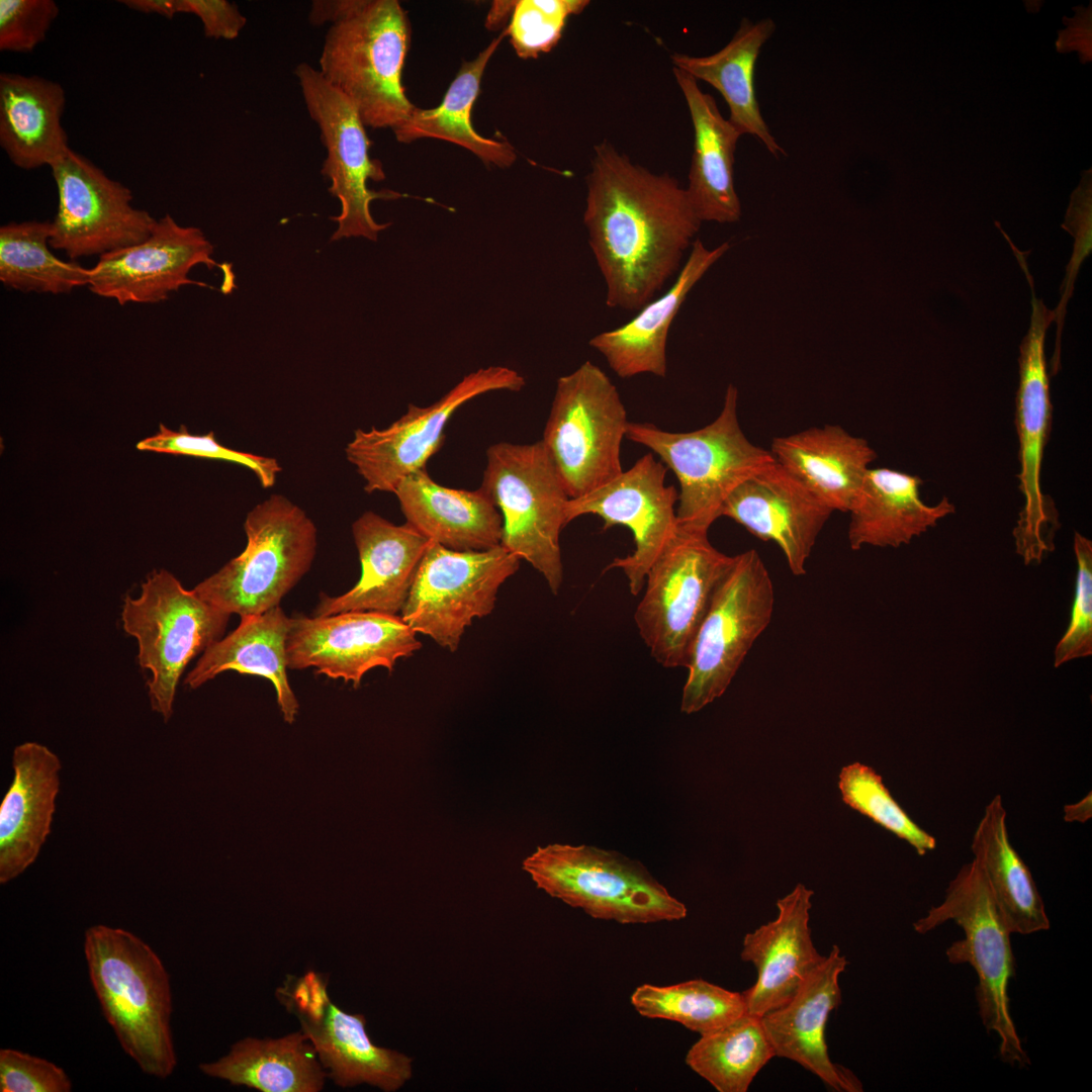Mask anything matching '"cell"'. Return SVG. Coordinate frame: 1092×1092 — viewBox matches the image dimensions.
<instances>
[{
    "mask_svg": "<svg viewBox=\"0 0 1092 1092\" xmlns=\"http://www.w3.org/2000/svg\"><path fill=\"white\" fill-rule=\"evenodd\" d=\"M776 30L771 18H743L731 40L705 57L681 53L670 56L674 68L717 89L729 107L731 124L740 134L757 138L775 157L787 155L764 121L757 102L754 73L761 48Z\"/></svg>",
    "mask_w": 1092,
    "mask_h": 1092,
    "instance_id": "836d02e7",
    "label": "cell"
},
{
    "mask_svg": "<svg viewBox=\"0 0 1092 1092\" xmlns=\"http://www.w3.org/2000/svg\"><path fill=\"white\" fill-rule=\"evenodd\" d=\"M506 35L505 28L474 60L463 62L439 106L415 107L405 120L393 127L396 140L411 143L423 138L440 139L469 150L486 165L512 166L517 159L514 147L478 134L470 115L485 67Z\"/></svg>",
    "mask_w": 1092,
    "mask_h": 1092,
    "instance_id": "8d00e7d4",
    "label": "cell"
},
{
    "mask_svg": "<svg viewBox=\"0 0 1092 1092\" xmlns=\"http://www.w3.org/2000/svg\"><path fill=\"white\" fill-rule=\"evenodd\" d=\"M833 511L776 460L740 483L721 517L756 538L775 543L791 572L804 575L807 561Z\"/></svg>",
    "mask_w": 1092,
    "mask_h": 1092,
    "instance_id": "7402d4cb",
    "label": "cell"
},
{
    "mask_svg": "<svg viewBox=\"0 0 1092 1092\" xmlns=\"http://www.w3.org/2000/svg\"><path fill=\"white\" fill-rule=\"evenodd\" d=\"M278 998L298 1017L328 1078L337 1086L368 1084L394 1092L412 1078L413 1059L374 1044L365 1028V1016L335 1005L320 974L311 971L289 979L279 989Z\"/></svg>",
    "mask_w": 1092,
    "mask_h": 1092,
    "instance_id": "ac0fdd59",
    "label": "cell"
},
{
    "mask_svg": "<svg viewBox=\"0 0 1092 1092\" xmlns=\"http://www.w3.org/2000/svg\"><path fill=\"white\" fill-rule=\"evenodd\" d=\"M141 451L186 455L236 463L250 469L265 488L272 487L281 471L277 459L239 451L221 445L213 432L190 434L185 426L173 431L160 424L159 431L136 444Z\"/></svg>",
    "mask_w": 1092,
    "mask_h": 1092,
    "instance_id": "7bdbcfd3",
    "label": "cell"
},
{
    "mask_svg": "<svg viewBox=\"0 0 1092 1092\" xmlns=\"http://www.w3.org/2000/svg\"><path fill=\"white\" fill-rule=\"evenodd\" d=\"M583 223L611 308L639 310L680 270L701 219L686 188L608 142L594 149Z\"/></svg>",
    "mask_w": 1092,
    "mask_h": 1092,
    "instance_id": "6da1fadb",
    "label": "cell"
},
{
    "mask_svg": "<svg viewBox=\"0 0 1092 1092\" xmlns=\"http://www.w3.org/2000/svg\"><path fill=\"white\" fill-rule=\"evenodd\" d=\"M411 38L407 13L396 0H351L329 28L318 71L365 126L392 129L415 109L401 80Z\"/></svg>",
    "mask_w": 1092,
    "mask_h": 1092,
    "instance_id": "3957f363",
    "label": "cell"
},
{
    "mask_svg": "<svg viewBox=\"0 0 1092 1092\" xmlns=\"http://www.w3.org/2000/svg\"><path fill=\"white\" fill-rule=\"evenodd\" d=\"M947 921L962 927L965 937L946 949L953 965L968 964L978 976L976 1000L982 1024L999 1038V1057L1009 1065L1030 1064L1010 1013L1008 986L1014 977L1011 932L993 901L984 875L973 859L964 864L945 890L943 901L913 923L925 934Z\"/></svg>",
    "mask_w": 1092,
    "mask_h": 1092,
    "instance_id": "5b68a950",
    "label": "cell"
},
{
    "mask_svg": "<svg viewBox=\"0 0 1092 1092\" xmlns=\"http://www.w3.org/2000/svg\"><path fill=\"white\" fill-rule=\"evenodd\" d=\"M1075 598L1068 629L1055 649V667L1092 654V542L1074 534Z\"/></svg>",
    "mask_w": 1092,
    "mask_h": 1092,
    "instance_id": "f6af8a7d",
    "label": "cell"
},
{
    "mask_svg": "<svg viewBox=\"0 0 1092 1092\" xmlns=\"http://www.w3.org/2000/svg\"><path fill=\"white\" fill-rule=\"evenodd\" d=\"M295 75L307 111L320 128L327 151L322 174L331 180L329 192L341 202L340 214L331 217L338 223L331 241L363 237L375 242L378 234L390 223L374 220L371 202L410 195L368 188V180L382 181L385 173L381 162L369 155L371 141L356 107L308 64H299Z\"/></svg>",
    "mask_w": 1092,
    "mask_h": 1092,
    "instance_id": "9a60e30c",
    "label": "cell"
},
{
    "mask_svg": "<svg viewBox=\"0 0 1092 1092\" xmlns=\"http://www.w3.org/2000/svg\"><path fill=\"white\" fill-rule=\"evenodd\" d=\"M694 128L689 199L701 221L734 223L741 204L734 186V154L740 132L720 113L714 97L684 71L672 69Z\"/></svg>",
    "mask_w": 1092,
    "mask_h": 1092,
    "instance_id": "83f0119b",
    "label": "cell"
},
{
    "mask_svg": "<svg viewBox=\"0 0 1092 1092\" xmlns=\"http://www.w3.org/2000/svg\"><path fill=\"white\" fill-rule=\"evenodd\" d=\"M769 451L833 512L844 513L878 456L867 440L837 425L776 437Z\"/></svg>",
    "mask_w": 1092,
    "mask_h": 1092,
    "instance_id": "4dcf8cb0",
    "label": "cell"
},
{
    "mask_svg": "<svg viewBox=\"0 0 1092 1092\" xmlns=\"http://www.w3.org/2000/svg\"><path fill=\"white\" fill-rule=\"evenodd\" d=\"M838 788L846 805L907 841L919 855L936 847L935 838L913 822L871 766L860 762L844 766Z\"/></svg>",
    "mask_w": 1092,
    "mask_h": 1092,
    "instance_id": "60d3db41",
    "label": "cell"
},
{
    "mask_svg": "<svg viewBox=\"0 0 1092 1092\" xmlns=\"http://www.w3.org/2000/svg\"><path fill=\"white\" fill-rule=\"evenodd\" d=\"M352 535L360 578L343 595L322 594L312 616L359 611L397 615L431 541L408 523L395 525L370 511L355 520Z\"/></svg>",
    "mask_w": 1092,
    "mask_h": 1092,
    "instance_id": "603a6c76",
    "label": "cell"
},
{
    "mask_svg": "<svg viewBox=\"0 0 1092 1092\" xmlns=\"http://www.w3.org/2000/svg\"><path fill=\"white\" fill-rule=\"evenodd\" d=\"M119 2L131 10L158 14L167 18H173L178 13H187L185 0H121Z\"/></svg>",
    "mask_w": 1092,
    "mask_h": 1092,
    "instance_id": "681fc988",
    "label": "cell"
},
{
    "mask_svg": "<svg viewBox=\"0 0 1092 1092\" xmlns=\"http://www.w3.org/2000/svg\"><path fill=\"white\" fill-rule=\"evenodd\" d=\"M846 966L845 956L833 945L794 997L760 1018L776 1057L799 1064L835 1091L858 1092L859 1080L831 1061L825 1039L829 1015L841 1003L839 977Z\"/></svg>",
    "mask_w": 1092,
    "mask_h": 1092,
    "instance_id": "cb8c5ba5",
    "label": "cell"
},
{
    "mask_svg": "<svg viewBox=\"0 0 1092 1092\" xmlns=\"http://www.w3.org/2000/svg\"><path fill=\"white\" fill-rule=\"evenodd\" d=\"M502 545L457 551L430 542L400 611L416 632L453 652L474 618L489 615L499 586L520 567Z\"/></svg>",
    "mask_w": 1092,
    "mask_h": 1092,
    "instance_id": "5bb4252c",
    "label": "cell"
},
{
    "mask_svg": "<svg viewBox=\"0 0 1092 1092\" xmlns=\"http://www.w3.org/2000/svg\"><path fill=\"white\" fill-rule=\"evenodd\" d=\"M588 0H518L507 29L521 59H536L559 41L570 15L579 14Z\"/></svg>",
    "mask_w": 1092,
    "mask_h": 1092,
    "instance_id": "b9f144b4",
    "label": "cell"
},
{
    "mask_svg": "<svg viewBox=\"0 0 1092 1092\" xmlns=\"http://www.w3.org/2000/svg\"><path fill=\"white\" fill-rule=\"evenodd\" d=\"M1092 816L1091 793L1080 802L1064 807V820L1067 822H1086Z\"/></svg>",
    "mask_w": 1092,
    "mask_h": 1092,
    "instance_id": "f907efd6",
    "label": "cell"
},
{
    "mask_svg": "<svg viewBox=\"0 0 1092 1092\" xmlns=\"http://www.w3.org/2000/svg\"><path fill=\"white\" fill-rule=\"evenodd\" d=\"M417 633L398 615L372 611L323 617H290L286 639L288 669L313 667L315 673L358 688L375 667L389 672L396 661L422 647Z\"/></svg>",
    "mask_w": 1092,
    "mask_h": 1092,
    "instance_id": "d6986e66",
    "label": "cell"
},
{
    "mask_svg": "<svg viewBox=\"0 0 1092 1092\" xmlns=\"http://www.w3.org/2000/svg\"><path fill=\"white\" fill-rule=\"evenodd\" d=\"M665 475L666 466L648 453L613 480L569 498L565 506L566 525L590 514L603 520L605 530L617 525L630 529L633 552L613 559L605 570H623L634 596L643 589L647 571L678 531L674 509L678 492L666 485Z\"/></svg>",
    "mask_w": 1092,
    "mask_h": 1092,
    "instance_id": "ffe728a7",
    "label": "cell"
},
{
    "mask_svg": "<svg viewBox=\"0 0 1092 1092\" xmlns=\"http://www.w3.org/2000/svg\"><path fill=\"white\" fill-rule=\"evenodd\" d=\"M393 493L406 523L432 542L457 551L500 545L502 515L480 488L443 486L424 468L404 477Z\"/></svg>",
    "mask_w": 1092,
    "mask_h": 1092,
    "instance_id": "f546056e",
    "label": "cell"
},
{
    "mask_svg": "<svg viewBox=\"0 0 1092 1092\" xmlns=\"http://www.w3.org/2000/svg\"><path fill=\"white\" fill-rule=\"evenodd\" d=\"M231 615L186 589L165 569L150 573L136 597L123 600L124 631L138 642L141 667L151 672V708L167 722L188 663L222 638Z\"/></svg>",
    "mask_w": 1092,
    "mask_h": 1092,
    "instance_id": "9c48e42d",
    "label": "cell"
},
{
    "mask_svg": "<svg viewBox=\"0 0 1092 1092\" xmlns=\"http://www.w3.org/2000/svg\"><path fill=\"white\" fill-rule=\"evenodd\" d=\"M199 1070L262 1092H318L328 1078L301 1029L277 1038L245 1037L216 1061L199 1064Z\"/></svg>",
    "mask_w": 1092,
    "mask_h": 1092,
    "instance_id": "d590c367",
    "label": "cell"
},
{
    "mask_svg": "<svg viewBox=\"0 0 1092 1092\" xmlns=\"http://www.w3.org/2000/svg\"><path fill=\"white\" fill-rule=\"evenodd\" d=\"M244 530L242 553L194 587L215 607L240 617L279 606L310 569L317 537L307 514L276 493L247 514Z\"/></svg>",
    "mask_w": 1092,
    "mask_h": 1092,
    "instance_id": "8992f818",
    "label": "cell"
},
{
    "mask_svg": "<svg viewBox=\"0 0 1092 1092\" xmlns=\"http://www.w3.org/2000/svg\"><path fill=\"white\" fill-rule=\"evenodd\" d=\"M923 481L918 475L890 469L870 468L848 509L849 547H894L909 544L948 515L954 505L942 497L929 506L920 496Z\"/></svg>",
    "mask_w": 1092,
    "mask_h": 1092,
    "instance_id": "f1b7e54d",
    "label": "cell"
},
{
    "mask_svg": "<svg viewBox=\"0 0 1092 1092\" xmlns=\"http://www.w3.org/2000/svg\"><path fill=\"white\" fill-rule=\"evenodd\" d=\"M187 13L202 22L206 37L234 39L247 23L237 5L226 0H185Z\"/></svg>",
    "mask_w": 1092,
    "mask_h": 1092,
    "instance_id": "c3c4849f",
    "label": "cell"
},
{
    "mask_svg": "<svg viewBox=\"0 0 1092 1092\" xmlns=\"http://www.w3.org/2000/svg\"><path fill=\"white\" fill-rule=\"evenodd\" d=\"M774 610V582L758 552L734 555L694 639L681 712H699L726 692Z\"/></svg>",
    "mask_w": 1092,
    "mask_h": 1092,
    "instance_id": "8fae6325",
    "label": "cell"
},
{
    "mask_svg": "<svg viewBox=\"0 0 1092 1092\" xmlns=\"http://www.w3.org/2000/svg\"><path fill=\"white\" fill-rule=\"evenodd\" d=\"M1007 813L1000 795L986 806L972 840L995 906L1008 930L1032 934L1048 930L1050 920L1030 870L1012 846Z\"/></svg>",
    "mask_w": 1092,
    "mask_h": 1092,
    "instance_id": "e575fe53",
    "label": "cell"
},
{
    "mask_svg": "<svg viewBox=\"0 0 1092 1092\" xmlns=\"http://www.w3.org/2000/svg\"><path fill=\"white\" fill-rule=\"evenodd\" d=\"M774 1057L761 1018L745 1012L701 1035L689 1050L686 1063L719 1092H746Z\"/></svg>",
    "mask_w": 1092,
    "mask_h": 1092,
    "instance_id": "74e56055",
    "label": "cell"
},
{
    "mask_svg": "<svg viewBox=\"0 0 1092 1092\" xmlns=\"http://www.w3.org/2000/svg\"><path fill=\"white\" fill-rule=\"evenodd\" d=\"M1031 292V314L1027 334L1019 347V382L1015 397V426L1018 436L1020 470L1017 475L1023 507L1013 530L1016 553L1025 565L1039 563L1055 549L1060 528L1055 503L1041 489L1040 473L1044 447L1052 423L1050 377L1044 353L1045 334L1054 322L1050 310L1034 292L1033 279L1023 268Z\"/></svg>",
    "mask_w": 1092,
    "mask_h": 1092,
    "instance_id": "4fadbf2b",
    "label": "cell"
},
{
    "mask_svg": "<svg viewBox=\"0 0 1092 1092\" xmlns=\"http://www.w3.org/2000/svg\"><path fill=\"white\" fill-rule=\"evenodd\" d=\"M239 626L208 647L184 678L195 690L225 671L259 675L274 687L279 710L293 723L299 704L287 675L286 639L290 617L280 606L240 617Z\"/></svg>",
    "mask_w": 1092,
    "mask_h": 1092,
    "instance_id": "1f68e13d",
    "label": "cell"
},
{
    "mask_svg": "<svg viewBox=\"0 0 1092 1092\" xmlns=\"http://www.w3.org/2000/svg\"><path fill=\"white\" fill-rule=\"evenodd\" d=\"M732 559L710 543L708 534L678 528L653 562L634 620L657 663L687 666L698 629Z\"/></svg>",
    "mask_w": 1092,
    "mask_h": 1092,
    "instance_id": "7c38bea8",
    "label": "cell"
},
{
    "mask_svg": "<svg viewBox=\"0 0 1092 1092\" xmlns=\"http://www.w3.org/2000/svg\"><path fill=\"white\" fill-rule=\"evenodd\" d=\"M1074 238L1073 254L1066 268V275L1061 286V299L1054 311L1057 323L1056 350L1052 358V374L1060 368L1061 336L1064 327L1066 306L1073 294L1074 283L1081 264L1092 249V188L1091 170L1086 171L1081 182L1071 195L1070 204L1062 224Z\"/></svg>",
    "mask_w": 1092,
    "mask_h": 1092,
    "instance_id": "ee69618b",
    "label": "cell"
},
{
    "mask_svg": "<svg viewBox=\"0 0 1092 1092\" xmlns=\"http://www.w3.org/2000/svg\"><path fill=\"white\" fill-rule=\"evenodd\" d=\"M812 896L798 884L777 901L775 920L745 934L740 957L757 971L755 983L742 992L747 1013L761 1017L788 1003L824 959L809 926Z\"/></svg>",
    "mask_w": 1092,
    "mask_h": 1092,
    "instance_id": "d4e9b609",
    "label": "cell"
},
{
    "mask_svg": "<svg viewBox=\"0 0 1092 1092\" xmlns=\"http://www.w3.org/2000/svg\"><path fill=\"white\" fill-rule=\"evenodd\" d=\"M628 423L616 386L590 361L557 379L541 441L569 498L623 472L620 453Z\"/></svg>",
    "mask_w": 1092,
    "mask_h": 1092,
    "instance_id": "30bf717a",
    "label": "cell"
},
{
    "mask_svg": "<svg viewBox=\"0 0 1092 1092\" xmlns=\"http://www.w3.org/2000/svg\"><path fill=\"white\" fill-rule=\"evenodd\" d=\"M13 779L0 804V884L23 874L52 829L62 763L47 746L27 741L12 753Z\"/></svg>",
    "mask_w": 1092,
    "mask_h": 1092,
    "instance_id": "484cf974",
    "label": "cell"
},
{
    "mask_svg": "<svg viewBox=\"0 0 1092 1092\" xmlns=\"http://www.w3.org/2000/svg\"><path fill=\"white\" fill-rule=\"evenodd\" d=\"M59 13L54 0H0V51L31 53Z\"/></svg>",
    "mask_w": 1092,
    "mask_h": 1092,
    "instance_id": "bcb514c9",
    "label": "cell"
},
{
    "mask_svg": "<svg viewBox=\"0 0 1092 1092\" xmlns=\"http://www.w3.org/2000/svg\"><path fill=\"white\" fill-rule=\"evenodd\" d=\"M526 384L516 370L505 366L469 373L429 406L410 403L406 413L384 429H357L347 444V460L364 479V489L393 492L407 475L426 468L445 441L453 414L470 399L493 390L519 391Z\"/></svg>",
    "mask_w": 1092,
    "mask_h": 1092,
    "instance_id": "2e32d148",
    "label": "cell"
},
{
    "mask_svg": "<svg viewBox=\"0 0 1092 1092\" xmlns=\"http://www.w3.org/2000/svg\"><path fill=\"white\" fill-rule=\"evenodd\" d=\"M52 221L9 222L0 228V280L9 288L53 294L88 285L89 269L50 251Z\"/></svg>",
    "mask_w": 1092,
    "mask_h": 1092,
    "instance_id": "f35d334b",
    "label": "cell"
},
{
    "mask_svg": "<svg viewBox=\"0 0 1092 1092\" xmlns=\"http://www.w3.org/2000/svg\"><path fill=\"white\" fill-rule=\"evenodd\" d=\"M58 209L50 246L72 260L140 244L156 219L131 204L129 188L71 148L51 167Z\"/></svg>",
    "mask_w": 1092,
    "mask_h": 1092,
    "instance_id": "e0dca14e",
    "label": "cell"
},
{
    "mask_svg": "<svg viewBox=\"0 0 1092 1092\" xmlns=\"http://www.w3.org/2000/svg\"><path fill=\"white\" fill-rule=\"evenodd\" d=\"M480 489L503 518L500 545L528 561L557 595L563 580L559 536L569 496L542 441L499 442L486 451Z\"/></svg>",
    "mask_w": 1092,
    "mask_h": 1092,
    "instance_id": "ba28073f",
    "label": "cell"
},
{
    "mask_svg": "<svg viewBox=\"0 0 1092 1092\" xmlns=\"http://www.w3.org/2000/svg\"><path fill=\"white\" fill-rule=\"evenodd\" d=\"M72 1082L56 1064L13 1049L0 1050V1092H70Z\"/></svg>",
    "mask_w": 1092,
    "mask_h": 1092,
    "instance_id": "7dc6e473",
    "label": "cell"
},
{
    "mask_svg": "<svg viewBox=\"0 0 1092 1092\" xmlns=\"http://www.w3.org/2000/svg\"><path fill=\"white\" fill-rule=\"evenodd\" d=\"M84 954L100 1009L124 1053L143 1073L168 1078L177 1056L170 977L159 956L135 934L104 924L85 931Z\"/></svg>",
    "mask_w": 1092,
    "mask_h": 1092,
    "instance_id": "7a4b0ae2",
    "label": "cell"
},
{
    "mask_svg": "<svg viewBox=\"0 0 1092 1092\" xmlns=\"http://www.w3.org/2000/svg\"><path fill=\"white\" fill-rule=\"evenodd\" d=\"M212 253L213 246L200 229L182 226L166 214L144 242L101 255L89 269L88 286L93 293L121 305L156 303L186 284L208 286L188 277L194 266L203 264L223 271L221 290L231 292L235 287L232 266L217 263Z\"/></svg>",
    "mask_w": 1092,
    "mask_h": 1092,
    "instance_id": "44dd1931",
    "label": "cell"
},
{
    "mask_svg": "<svg viewBox=\"0 0 1092 1092\" xmlns=\"http://www.w3.org/2000/svg\"><path fill=\"white\" fill-rule=\"evenodd\" d=\"M516 1H494L489 10L486 26L489 29H495L499 24H504L509 16H512Z\"/></svg>",
    "mask_w": 1092,
    "mask_h": 1092,
    "instance_id": "816d5d0a",
    "label": "cell"
},
{
    "mask_svg": "<svg viewBox=\"0 0 1092 1092\" xmlns=\"http://www.w3.org/2000/svg\"><path fill=\"white\" fill-rule=\"evenodd\" d=\"M522 866L537 888L597 919L646 924L688 913L640 861L614 850L552 843L538 846Z\"/></svg>",
    "mask_w": 1092,
    "mask_h": 1092,
    "instance_id": "52a82bcc",
    "label": "cell"
},
{
    "mask_svg": "<svg viewBox=\"0 0 1092 1092\" xmlns=\"http://www.w3.org/2000/svg\"><path fill=\"white\" fill-rule=\"evenodd\" d=\"M729 249L728 242L708 249L696 239L672 285L625 325L593 337L589 346L620 378L644 373L665 377L669 328L692 288Z\"/></svg>",
    "mask_w": 1092,
    "mask_h": 1092,
    "instance_id": "4316f807",
    "label": "cell"
},
{
    "mask_svg": "<svg viewBox=\"0 0 1092 1092\" xmlns=\"http://www.w3.org/2000/svg\"><path fill=\"white\" fill-rule=\"evenodd\" d=\"M738 389L726 388L723 406L709 425L673 433L649 423L629 422L626 437L658 455L679 483L678 528L708 534L721 517L729 494L744 480L775 461L769 450L750 442L738 420Z\"/></svg>",
    "mask_w": 1092,
    "mask_h": 1092,
    "instance_id": "277c9868",
    "label": "cell"
},
{
    "mask_svg": "<svg viewBox=\"0 0 1092 1092\" xmlns=\"http://www.w3.org/2000/svg\"><path fill=\"white\" fill-rule=\"evenodd\" d=\"M65 103V90L55 81L0 74V145L16 167H51L70 149L62 125Z\"/></svg>",
    "mask_w": 1092,
    "mask_h": 1092,
    "instance_id": "d6a6232c",
    "label": "cell"
},
{
    "mask_svg": "<svg viewBox=\"0 0 1092 1092\" xmlns=\"http://www.w3.org/2000/svg\"><path fill=\"white\" fill-rule=\"evenodd\" d=\"M631 1003L644 1017L676 1021L700 1035L746 1012L742 992L702 979L670 986L641 985L631 995Z\"/></svg>",
    "mask_w": 1092,
    "mask_h": 1092,
    "instance_id": "ab89813d",
    "label": "cell"
}]
</instances>
